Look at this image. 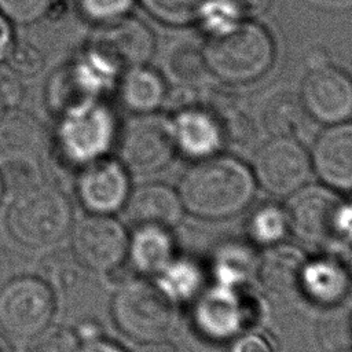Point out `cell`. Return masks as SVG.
Listing matches in <instances>:
<instances>
[{
	"label": "cell",
	"instance_id": "cell-1",
	"mask_svg": "<svg viewBox=\"0 0 352 352\" xmlns=\"http://www.w3.org/2000/svg\"><path fill=\"white\" fill-rule=\"evenodd\" d=\"M176 188L186 213L204 220H226L252 205L257 184L250 165L223 151L194 161Z\"/></svg>",
	"mask_w": 352,
	"mask_h": 352
},
{
	"label": "cell",
	"instance_id": "cell-2",
	"mask_svg": "<svg viewBox=\"0 0 352 352\" xmlns=\"http://www.w3.org/2000/svg\"><path fill=\"white\" fill-rule=\"evenodd\" d=\"M121 124L106 99L94 100L55 117L50 132V153L56 162L74 173L82 166L111 155Z\"/></svg>",
	"mask_w": 352,
	"mask_h": 352
},
{
	"label": "cell",
	"instance_id": "cell-3",
	"mask_svg": "<svg viewBox=\"0 0 352 352\" xmlns=\"http://www.w3.org/2000/svg\"><path fill=\"white\" fill-rule=\"evenodd\" d=\"M74 223L66 191L47 179L11 195L6 224L10 235L26 248H44L69 235Z\"/></svg>",
	"mask_w": 352,
	"mask_h": 352
},
{
	"label": "cell",
	"instance_id": "cell-4",
	"mask_svg": "<svg viewBox=\"0 0 352 352\" xmlns=\"http://www.w3.org/2000/svg\"><path fill=\"white\" fill-rule=\"evenodd\" d=\"M202 47L209 74L228 85L257 81L276 56L272 34L256 19H243L228 33L206 38Z\"/></svg>",
	"mask_w": 352,
	"mask_h": 352
},
{
	"label": "cell",
	"instance_id": "cell-5",
	"mask_svg": "<svg viewBox=\"0 0 352 352\" xmlns=\"http://www.w3.org/2000/svg\"><path fill=\"white\" fill-rule=\"evenodd\" d=\"M121 72L103 54L84 44L48 76L44 85L45 107L58 117L77 106L106 99L114 92Z\"/></svg>",
	"mask_w": 352,
	"mask_h": 352
},
{
	"label": "cell",
	"instance_id": "cell-6",
	"mask_svg": "<svg viewBox=\"0 0 352 352\" xmlns=\"http://www.w3.org/2000/svg\"><path fill=\"white\" fill-rule=\"evenodd\" d=\"M110 314L121 334L143 344L169 336L176 320V305L153 280L143 276L128 278L113 294Z\"/></svg>",
	"mask_w": 352,
	"mask_h": 352
},
{
	"label": "cell",
	"instance_id": "cell-7",
	"mask_svg": "<svg viewBox=\"0 0 352 352\" xmlns=\"http://www.w3.org/2000/svg\"><path fill=\"white\" fill-rule=\"evenodd\" d=\"M190 305L194 330L210 342L228 344L238 334L253 329L263 318L261 301L250 287L234 289L208 283Z\"/></svg>",
	"mask_w": 352,
	"mask_h": 352
},
{
	"label": "cell",
	"instance_id": "cell-8",
	"mask_svg": "<svg viewBox=\"0 0 352 352\" xmlns=\"http://www.w3.org/2000/svg\"><path fill=\"white\" fill-rule=\"evenodd\" d=\"M56 294L38 275H16L0 286V330L30 340L54 320Z\"/></svg>",
	"mask_w": 352,
	"mask_h": 352
},
{
	"label": "cell",
	"instance_id": "cell-9",
	"mask_svg": "<svg viewBox=\"0 0 352 352\" xmlns=\"http://www.w3.org/2000/svg\"><path fill=\"white\" fill-rule=\"evenodd\" d=\"M116 150L131 175H153L165 169L177 154L170 116L161 111L132 116L121 125Z\"/></svg>",
	"mask_w": 352,
	"mask_h": 352
},
{
	"label": "cell",
	"instance_id": "cell-10",
	"mask_svg": "<svg viewBox=\"0 0 352 352\" xmlns=\"http://www.w3.org/2000/svg\"><path fill=\"white\" fill-rule=\"evenodd\" d=\"M257 187L275 198H287L309 183V150L296 136H270L250 164Z\"/></svg>",
	"mask_w": 352,
	"mask_h": 352
},
{
	"label": "cell",
	"instance_id": "cell-11",
	"mask_svg": "<svg viewBox=\"0 0 352 352\" xmlns=\"http://www.w3.org/2000/svg\"><path fill=\"white\" fill-rule=\"evenodd\" d=\"M320 54L309 59L300 85L304 111L323 125L348 121L352 118V76Z\"/></svg>",
	"mask_w": 352,
	"mask_h": 352
},
{
	"label": "cell",
	"instance_id": "cell-12",
	"mask_svg": "<svg viewBox=\"0 0 352 352\" xmlns=\"http://www.w3.org/2000/svg\"><path fill=\"white\" fill-rule=\"evenodd\" d=\"M69 234L74 260L88 271L110 275L126 261L129 232L116 216L87 213Z\"/></svg>",
	"mask_w": 352,
	"mask_h": 352
},
{
	"label": "cell",
	"instance_id": "cell-13",
	"mask_svg": "<svg viewBox=\"0 0 352 352\" xmlns=\"http://www.w3.org/2000/svg\"><path fill=\"white\" fill-rule=\"evenodd\" d=\"M170 122L177 154L192 162L223 153L228 143L221 114L202 99L177 106Z\"/></svg>",
	"mask_w": 352,
	"mask_h": 352
},
{
	"label": "cell",
	"instance_id": "cell-14",
	"mask_svg": "<svg viewBox=\"0 0 352 352\" xmlns=\"http://www.w3.org/2000/svg\"><path fill=\"white\" fill-rule=\"evenodd\" d=\"M131 176L117 157L99 158L76 172V198L87 213L116 216L132 191Z\"/></svg>",
	"mask_w": 352,
	"mask_h": 352
},
{
	"label": "cell",
	"instance_id": "cell-15",
	"mask_svg": "<svg viewBox=\"0 0 352 352\" xmlns=\"http://www.w3.org/2000/svg\"><path fill=\"white\" fill-rule=\"evenodd\" d=\"M84 44L103 54L121 70L150 63L157 51L154 32L143 19L132 14L94 26Z\"/></svg>",
	"mask_w": 352,
	"mask_h": 352
},
{
	"label": "cell",
	"instance_id": "cell-16",
	"mask_svg": "<svg viewBox=\"0 0 352 352\" xmlns=\"http://www.w3.org/2000/svg\"><path fill=\"white\" fill-rule=\"evenodd\" d=\"M341 194L318 183H307L286 198L285 209L290 234L309 245L334 241L333 221Z\"/></svg>",
	"mask_w": 352,
	"mask_h": 352
},
{
	"label": "cell",
	"instance_id": "cell-17",
	"mask_svg": "<svg viewBox=\"0 0 352 352\" xmlns=\"http://www.w3.org/2000/svg\"><path fill=\"white\" fill-rule=\"evenodd\" d=\"M312 173L338 194H352V121L324 125L309 150Z\"/></svg>",
	"mask_w": 352,
	"mask_h": 352
},
{
	"label": "cell",
	"instance_id": "cell-18",
	"mask_svg": "<svg viewBox=\"0 0 352 352\" xmlns=\"http://www.w3.org/2000/svg\"><path fill=\"white\" fill-rule=\"evenodd\" d=\"M352 293V275L346 261L331 254L305 257L298 282V294L311 304L333 309L341 307Z\"/></svg>",
	"mask_w": 352,
	"mask_h": 352
},
{
	"label": "cell",
	"instance_id": "cell-19",
	"mask_svg": "<svg viewBox=\"0 0 352 352\" xmlns=\"http://www.w3.org/2000/svg\"><path fill=\"white\" fill-rule=\"evenodd\" d=\"M122 212L132 227L157 226L172 230L182 221L184 208L177 188L162 182H147L132 187Z\"/></svg>",
	"mask_w": 352,
	"mask_h": 352
},
{
	"label": "cell",
	"instance_id": "cell-20",
	"mask_svg": "<svg viewBox=\"0 0 352 352\" xmlns=\"http://www.w3.org/2000/svg\"><path fill=\"white\" fill-rule=\"evenodd\" d=\"M114 92L121 107L132 116L160 111L169 95L162 72L150 63L124 69Z\"/></svg>",
	"mask_w": 352,
	"mask_h": 352
},
{
	"label": "cell",
	"instance_id": "cell-21",
	"mask_svg": "<svg viewBox=\"0 0 352 352\" xmlns=\"http://www.w3.org/2000/svg\"><path fill=\"white\" fill-rule=\"evenodd\" d=\"M47 153H50V131L44 122L21 106L7 109L0 118V154L43 161Z\"/></svg>",
	"mask_w": 352,
	"mask_h": 352
},
{
	"label": "cell",
	"instance_id": "cell-22",
	"mask_svg": "<svg viewBox=\"0 0 352 352\" xmlns=\"http://www.w3.org/2000/svg\"><path fill=\"white\" fill-rule=\"evenodd\" d=\"M260 253L248 239H227L213 249L206 272L210 283L243 289L256 282Z\"/></svg>",
	"mask_w": 352,
	"mask_h": 352
},
{
	"label": "cell",
	"instance_id": "cell-23",
	"mask_svg": "<svg viewBox=\"0 0 352 352\" xmlns=\"http://www.w3.org/2000/svg\"><path fill=\"white\" fill-rule=\"evenodd\" d=\"M176 256V241L170 228L157 226L132 227L126 260L140 276L154 278Z\"/></svg>",
	"mask_w": 352,
	"mask_h": 352
},
{
	"label": "cell",
	"instance_id": "cell-24",
	"mask_svg": "<svg viewBox=\"0 0 352 352\" xmlns=\"http://www.w3.org/2000/svg\"><path fill=\"white\" fill-rule=\"evenodd\" d=\"M307 254L294 245L282 242L263 249L258 258L256 282L270 294L286 297L298 294L300 272Z\"/></svg>",
	"mask_w": 352,
	"mask_h": 352
},
{
	"label": "cell",
	"instance_id": "cell-25",
	"mask_svg": "<svg viewBox=\"0 0 352 352\" xmlns=\"http://www.w3.org/2000/svg\"><path fill=\"white\" fill-rule=\"evenodd\" d=\"M164 77L177 89L195 91L209 74L202 44L191 37L172 38L162 55Z\"/></svg>",
	"mask_w": 352,
	"mask_h": 352
},
{
	"label": "cell",
	"instance_id": "cell-26",
	"mask_svg": "<svg viewBox=\"0 0 352 352\" xmlns=\"http://www.w3.org/2000/svg\"><path fill=\"white\" fill-rule=\"evenodd\" d=\"M307 114L298 92L287 87L268 89L258 104V120L268 136H296L302 129Z\"/></svg>",
	"mask_w": 352,
	"mask_h": 352
},
{
	"label": "cell",
	"instance_id": "cell-27",
	"mask_svg": "<svg viewBox=\"0 0 352 352\" xmlns=\"http://www.w3.org/2000/svg\"><path fill=\"white\" fill-rule=\"evenodd\" d=\"M206 268L197 260L186 256H176L153 282L162 294L176 307L191 304L208 285Z\"/></svg>",
	"mask_w": 352,
	"mask_h": 352
},
{
	"label": "cell",
	"instance_id": "cell-28",
	"mask_svg": "<svg viewBox=\"0 0 352 352\" xmlns=\"http://www.w3.org/2000/svg\"><path fill=\"white\" fill-rule=\"evenodd\" d=\"M246 239L257 249H267L285 242L290 235L285 205L264 202L252 209L246 224Z\"/></svg>",
	"mask_w": 352,
	"mask_h": 352
},
{
	"label": "cell",
	"instance_id": "cell-29",
	"mask_svg": "<svg viewBox=\"0 0 352 352\" xmlns=\"http://www.w3.org/2000/svg\"><path fill=\"white\" fill-rule=\"evenodd\" d=\"M243 19L235 0H202L195 23L206 38H210L228 33Z\"/></svg>",
	"mask_w": 352,
	"mask_h": 352
},
{
	"label": "cell",
	"instance_id": "cell-30",
	"mask_svg": "<svg viewBox=\"0 0 352 352\" xmlns=\"http://www.w3.org/2000/svg\"><path fill=\"white\" fill-rule=\"evenodd\" d=\"M201 1L202 0H136L153 19L173 28L195 23Z\"/></svg>",
	"mask_w": 352,
	"mask_h": 352
},
{
	"label": "cell",
	"instance_id": "cell-31",
	"mask_svg": "<svg viewBox=\"0 0 352 352\" xmlns=\"http://www.w3.org/2000/svg\"><path fill=\"white\" fill-rule=\"evenodd\" d=\"M0 173L11 195L45 179L41 161L28 157H3Z\"/></svg>",
	"mask_w": 352,
	"mask_h": 352
},
{
	"label": "cell",
	"instance_id": "cell-32",
	"mask_svg": "<svg viewBox=\"0 0 352 352\" xmlns=\"http://www.w3.org/2000/svg\"><path fill=\"white\" fill-rule=\"evenodd\" d=\"M4 63L14 73L26 78L38 76L44 70L47 59L43 50L34 43L25 38H15Z\"/></svg>",
	"mask_w": 352,
	"mask_h": 352
},
{
	"label": "cell",
	"instance_id": "cell-33",
	"mask_svg": "<svg viewBox=\"0 0 352 352\" xmlns=\"http://www.w3.org/2000/svg\"><path fill=\"white\" fill-rule=\"evenodd\" d=\"M136 0H74L78 15L92 26L103 25L131 14Z\"/></svg>",
	"mask_w": 352,
	"mask_h": 352
},
{
	"label": "cell",
	"instance_id": "cell-34",
	"mask_svg": "<svg viewBox=\"0 0 352 352\" xmlns=\"http://www.w3.org/2000/svg\"><path fill=\"white\" fill-rule=\"evenodd\" d=\"M77 345L73 329L51 323L28 340L26 352H74Z\"/></svg>",
	"mask_w": 352,
	"mask_h": 352
},
{
	"label": "cell",
	"instance_id": "cell-35",
	"mask_svg": "<svg viewBox=\"0 0 352 352\" xmlns=\"http://www.w3.org/2000/svg\"><path fill=\"white\" fill-rule=\"evenodd\" d=\"M52 0H0V12L15 26H30L48 16Z\"/></svg>",
	"mask_w": 352,
	"mask_h": 352
},
{
	"label": "cell",
	"instance_id": "cell-36",
	"mask_svg": "<svg viewBox=\"0 0 352 352\" xmlns=\"http://www.w3.org/2000/svg\"><path fill=\"white\" fill-rule=\"evenodd\" d=\"M77 265L78 263L74 257H72V260H62L56 254H50V260L43 261V274L38 276H41L54 292H56V289H69L76 282Z\"/></svg>",
	"mask_w": 352,
	"mask_h": 352
},
{
	"label": "cell",
	"instance_id": "cell-37",
	"mask_svg": "<svg viewBox=\"0 0 352 352\" xmlns=\"http://www.w3.org/2000/svg\"><path fill=\"white\" fill-rule=\"evenodd\" d=\"M228 352H279V348L270 334L253 327L232 338Z\"/></svg>",
	"mask_w": 352,
	"mask_h": 352
},
{
	"label": "cell",
	"instance_id": "cell-38",
	"mask_svg": "<svg viewBox=\"0 0 352 352\" xmlns=\"http://www.w3.org/2000/svg\"><path fill=\"white\" fill-rule=\"evenodd\" d=\"M26 96L23 78L14 73L6 63L0 65V99L7 109L19 107Z\"/></svg>",
	"mask_w": 352,
	"mask_h": 352
},
{
	"label": "cell",
	"instance_id": "cell-39",
	"mask_svg": "<svg viewBox=\"0 0 352 352\" xmlns=\"http://www.w3.org/2000/svg\"><path fill=\"white\" fill-rule=\"evenodd\" d=\"M334 241L352 246V197H341L333 221Z\"/></svg>",
	"mask_w": 352,
	"mask_h": 352
},
{
	"label": "cell",
	"instance_id": "cell-40",
	"mask_svg": "<svg viewBox=\"0 0 352 352\" xmlns=\"http://www.w3.org/2000/svg\"><path fill=\"white\" fill-rule=\"evenodd\" d=\"M73 331H74V336L78 342L91 341V340L104 336L102 323L95 318H84V319L78 320L76 323V326H73Z\"/></svg>",
	"mask_w": 352,
	"mask_h": 352
},
{
	"label": "cell",
	"instance_id": "cell-41",
	"mask_svg": "<svg viewBox=\"0 0 352 352\" xmlns=\"http://www.w3.org/2000/svg\"><path fill=\"white\" fill-rule=\"evenodd\" d=\"M74 352H126V351L118 342L110 340L106 336H102L91 341L78 342Z\"/></svg>",
	"mask_w": 352,
	"mask_h": 352
},
{
	"label": "cell",
	"instance_id": "cell-42",
	"mask_svg": "<svg viewBox=\"0 0 352 352\" xmlns=\"http://www.w3.org/2000/svg\"><path fill=\"white\" fill-rule=\"evenodd\" d=\"M15 38L14 25L0 12V65L6 62Z\"/></svg>",
	"mask_w": 352,
	"mask_h": 352
},
{
	"label": "cell",
	"instance_id": "cell-43",
	"mask_svg": "<svg viewBox=\"0 0 352 352\" xmlns=\"http://www.w3.org/2000/svg\"><path fill=\"white\" fill-rule=\"evenodd\" d=\"M274 0H235L245 19H254L264 14Z\"/></svg>",
	"mask_w": 352,
	"mask_h": 352
},
{
	"label": "cell",
	"instance_id": "cell-44",
	"mask_svg": "<svg viewBox=\"0 0 352 352\" xmlns=\"http://www.w3.org/2000/svg\"><path fill=\"white\" fill-rule=\"evenodd\" d=\"M133 352H180L176 345L166 340L153 341V342H143Z\"/></svg>",
	"mask_w": 352,
	"mask_h": 352
},
{
	"label": "cell",
	"instance_id": "cell-45",
	"mask_svg": "<svg viewBox=\"0 0 352 352\" xmlns=\"http://www.w3.org/2000/svg\"><path fill=\"white\" fill-rule=\"evenodd\" d=\"M14 270V261L8 253V250L0 245V286H3L11 276Z\"/></svg>",
	"mask_w": 352,
	"mask_h": 352
},
{
	"label": "cell",
	"instance_id": "cell-46",
	"mask_svg": "<svg viewBox=\"0 0 352 352\" xmlns=\"http://www.w3.org/2000/svg\"><path fill=\"white\" fill-rule=\"evenodd\" d=\"M6 195H7V191H6V186H4V182H3V177H1V173H0V205L3 204Z\"/></svg>",
	"mask_w": 352,
	"mask_h": 352
},
{
	"label": "cell",
	"instance_id": "cell-47",
	"mask_svg": "<svg viewBox=\"0 0 352 352\" xmlns=\"http://www.w3.org/2000/svg\"><path fill=\"white\" fill-rule=\"evenodd\" d=\"M0 352H11L8 344H7L6 340H3L1 337H0Z\"/></svg>",
	"mask_w": 352,
	"mask_h": 352
},
{
	"label": "cell",
	"instance_id": "cell-48",
	"mask_svg": "<svg viewBox=\"0 0 352 352\" xmlns=\"http://www.w3.org/2000/svg\"><path fill=\"white\" fill-rule=\"evenodd\" d=\"M346 265H348V268H349V272H351V275H352V246H351L349 258H348V261H346Z\"/></svg>",
	"mask_w": 352,
	"mask_h": 352
},
{
	"label": "cell",
	"instance_id": "cell-49",
	"mask_svg": "<svg viewBox=\"0 0 352 352\" xmlns=\"http://www.w3.org/2000/svg\"><path fill=\"white\" fill-rule=\"evenodd\" d=\"M4 111H6V107H4V104H3V102H1V99H0V118H1V116H3Z\"/></svg>",
	"mask_w": 352,
	"mask_h": 352
},
{
	"label": "cell",
	"instance_id": "cell-50",
	"mask_svg": "<svg viewBox=\"0 0 352 352\" xmlns=\"http://www.w3.org/2000/svg\"><path fill=\"white\" fill-rule=\"evenodd\" d=\"M336 352H352V346L351 348H345V349H340V351H336Z\"/></svg>",
	"mask_w": 352,
	"mask_h": 352
}]
</instances>
